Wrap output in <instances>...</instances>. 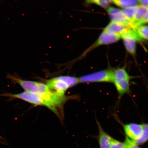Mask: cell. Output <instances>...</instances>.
<instances>
[{"label":"cell","mask_w":148,"mask_h":148,"mask_svg":"<svg viewBox=\"0 0 148 148\" xmlns=\"http://www.w3.org/2000/svg\"><path fill=\"white\" fill-rule=\"evenodd\" d=\"M130 26H125L122 24L112 21L105 28L103 32L107 34L117 35L120 36Z\"/></svg>","instance_id":"9c48e42d"},{"label":"cell","mask_w":148,"mask_h":148,"mask_svg":"<svg viewBox=\"0 0 148 148\" xmlns=\"http://www.w3.org/2000/svg\"><path fill=\"white\" fill-rule=\"evenodd\" d=\"M111 3L125 9L137 6L139 4L138 0H111Z\"/></svg>","instance_id":"8fae6325"},{"label":"cell","mask_w":148,"mask_h":148,"mask_svg":"<svg viewBox=\"0 0 148 148\" xmlns=\"http://www.w3.org/2000/svg\"><path fill=\"white\" fill-rule=\"evenodd\" d=\"M143 132L140 138L137 140H132L134 143L137 144H143L148 140V123L143 124Z\"/></svg>","instance_id":"2e32d148"},{"label":"cell","mask_w":148,"mask_h":148,"mask_svg":"<svg viewBox=\"0 0 148 148\" xmlns=\"http://www.w3.org/2000/svg\"><path fill=\"white\" fill-rule=\"evenodd\" d=\"M110 148H125V144L112 138Z\"/></svg>","instance_id":"ac0fdd59"},{"label":"cell","mask_w":148,"mask_h":148,"mask_svg":"<svg viewBox=\"0 0 148 148\" xmlns=\"http://www.w3.org/2000/svg\"><path fill=\"white\" fill-rule=\"evenodd\" d=\"M7 78L13 84H18L25 91L36 94L43 100L45 106L56 114H58L57 108L60 107L66 101L65 96H59L48 88L47 85L36 81L24 80L16 74H7Z\"/></svg>","instance_id":"6da1fadb"},{"label":"cell","mask_w":148,"mask_h":148,"mask_svg":"<svg viewBox=\"0 0 148 148\" xmlns=\"http://www.w3.org/2000/svg\"><path fill=\"white\" fill-rule=\"evenodd\" d=\"M134 77L130 75L125 66L113 68L112 81L120 99L123 95L130 94V81Z\"/></svg>","instance_id":"7a4b0ae2"},{"label":"cell","mask_w":148,"mask_h":148,"mask_svg":"<svg viewBox=\"0 0 148 148\" xmlns=\"http://www.w3.org/2000/svg\"><path fill=\"white\" fill-rule=\"evenodd\" d=\"M88 4H95L105 9L108 8L111 0H85Z\"/></svg>","instance_id":"e0dca14e"},{"label":"cell","mask_w":148,"mask_h":148,"mask_svg":"<svg viewBox=\"0 0 148 148\" xmlns=\"http://www.w3.org/2000/svg\"><path fill=\"white\" fill-rule=\"evenodd\" d=\"M134 27L136 32L140 38L142 40H148V26L140 25Z\"/></svg>","instance_id":"9a60e30c"},{"label":"cell","mask_w":148,"mask_h":148,"mask_svg":"<svg viewBox=\"0 0 148 148\" xmlns=\"http://www.w3.org/2000/svg\"><path fill=\"white\" fill-rule=\"evenodd\" d=\"M123 129L127 136L134 141L139 139L143 132L142 124L136 123L127 124L123 125Z\"/></svg>","instance_id":"52a82bcc"},{"label":"cell","mask_w":148,"mask_h":148,"mask_svg":"<svg viewBox=\"0 0 148 148\" xmlns=\"http://www.w3.org/2000/svg\"><path fill=\"white\" fill-rule=\"evenodd\" d=\"M138 6L130 7L121 10L123 14L126 17L132 25L135 15L138 10Z\"/></svg>","instance_id":"5bb4252c"},{"label":"cell","mask_w":148,"mask_h":148,"mask_svg":"<svg viewBox=\"0 0 148 148\" xmlns=\"http://www.w3.org/2000/svg\"><path fill=\"white\" fill-rule=\"evenodd\" d=\"M148 12V8L142 6H138L137 11L135 15L134 21H133L132 26L134 27L143 19Z\"/></svg>","instance_id":"4fadbf2b"},{"label":"cell","mask_w":148,"mask_h":148,"mask_svg":"<svg viewBox=\"0 0 148 148\" xmlns=\"http://www.w3.org/2000/svg\"><path fill=\"white\" fill-rule=\"evenodd\" d=\"M99 130V143L100 148H110L112 138L105 132L99 122H97Z\"/></svg>","instance_id":"30bf717a"},{"label":"cell","mask_w":148,"mask_h":148,"mask_svg":"<svg viewBox=\"0 0 148 148\" xmlns=\"http://www.w3.org/2000/svg\"><path fill=\"white\" fill-rule=\"evenodd\" d=\"M0 96L8 97L10 101L18 99L35 105L45 106V103L41 98L36 94L27 91H25L18 94L3 92L0 94Z\"/></svg>","instance_id":"5b68a950"},{"label":"cell","mask_w":148,"mask_h":148,"mask_svg":"<svg viewBox=\"0 0 148 148\" xmlns=\"http://www.w3.org/2000/svg\"><path fill=\"white\" fill-rule=\"evenodd\" d=\"M120 36L117 35L110 34L103 32L99 36L97 40L91 46L86 50L79 58H82L85 56L90 51L100 46L108 45L114 43L119 40Z\"/></svg>","instance_id":"8992f818"},{"label":"cell","mask_w":148,"mask_h":148,"mask_svg":"<svg viewBox=\"0 0 148 148\" xmlns=\"http://www.w3.org/2000/svg\"><path fill=\"white\" fill-rule=\"evenodd\" d=\"M148 23V12L147 14H146V15L145 16V17L141 21L138 22V23L136 24L134 27H136L138 26L142 25L143 24Z\"/></svg>","instance_id":"d6986e66"},{"label":"cell","mask_w":148,"mask_h":148,"mask_svg":"<svg viewBox=\"0 0 148 148\" xmlns=\"http://www.w3.org/2000/svg\"><path fill=\"white\" fill-rule=\"evenodd\" d=\"M107 11L112 21L122 24L125 26H132L131 22L123 14L121 10L111 7H108Z\"/></svg>","instance_id":"ba28073f"},{"label":"cell","mask_w":148,"mask_h":148,"mask_svg":"<svg viewBox=\"0 0 148 148\" xmlns=\"http://www.w3.org/2000/svg\"><path fill=\"white\" fill-rule=\"evenodd\" d=\"M113 68L107 69L83 75L79 78V83H112Z\"/></svg>","instance_id":"277c9868"},{"label":"cell","mask_w":148,"mask_h":148,"mask_svg":"<svg viewBox=\"0 0 148 148\" xmlns=\"http://www.w3.org/2000/svg\"><path fill=\"white\" fill-rule=\"evenodd\" d=\"M79 83V78L61 76L53 77L47 81L46 85L50 89L59 96H64L66 90Z\"/></svg>","instance_id":"3957f363"},{"label":"cell","mask_w":148,"mask_h":148,"mask_svg":"<svg viewBox=\"0 0 148 148\" xmlns=\"http://www.w3.org/2000/svg\"><path fill=\"white\" fill-rule=\"evenodd\" d=\"M142 6L148 8V0H138Z\"/></svg>","instance_id":"ffe728a7"},{"label":"cell","mask_w":148,"mask_h":148,"mask_svg":"<svg viewBox=\"0 0 148 148\" xmlns=\"http://www.w3.org/2000/svg\"><path fill=\"white\" fill-rule=\"evenodd\" d=\"M123 39L127 51L132 56L135 57L136 52V40L134 39L130 38Z\"/></svg>","instance_id":"7c38bea8"}]
</instances>
